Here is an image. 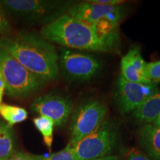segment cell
I'll list each match as a JSON object with an SVG mask.
<instances>
[{
  "instance_id": "obj_24",
  "label": "cell",
  "mask_w": 160,
  "mask_h": 160,
  "mask_svg": "<svg viewBox=\"0 0 160 160\" xmlns=\"http://www.w3.org/2000/svg\"><path fill=\"white\" fill-rule=\"evenodd\" d=\"M93 160H119V157L118 156H114V155H109L106 156V157L99 158V159H96Z\"/></svg>"
},
{
  "instance_id": "obj_25",
  "label": "cell",
  "mask_w": 160,
  "mask_h": 160,
  "mask_svg": "<svg viewBox=\"0 0 160 160\" xmlns=\"http://www.w3.org/2000/svg\"><path fill=\"white\" fill-rule=\"evenodd\" d=\"M153 125H155L157 126H159V127H160V113H159V115L158 116L157 119H156L155 121L153 122Z\"/></svg>"
},
{
  "instance_id": "obj_17",
  "label": "cell",
  "mask_w": 160,
  "mask_h": 160,
  "mask_svg": "<svg viewBox=\"0 0 160 160\" xmlns=\"http://www.w3.org/2000/svg\"><path fill=\"white\" fill-rule=\"evenodd\" d=\"M39 160H78L72 146L68 143L65 148L57 153L44 157L39 155Z\"/></svg>"
},
{
  "instance_id": "obj_12",
  "label": "cell",
  "mask_w": 160,
  "mask_h": 160,
  "mask_svg": "<svg viewBox=\"0 0 160 160\" xmlns=\"http://www.w3.org/2000/svg\"><path fill=\"white\" fill-rule=\"evenodd\" d=\"M160 113V89L148 98L136 111L133 116L137 122L151 124L157 119Z\"/></svg>"
},
{
  "instance_id": "obj_21",
  "label": "cell",
  "mask_w": 160,
  "mask_h": 160,
  "mask_svg": "<svg viewBox=\"0 0 160 160\" xmlns=\"http://www.w3.org/2000/svg\"><path fill=\"white\" fill-rule=\"evenodd\" d=\"M125 160H150L149 158L145 153L142 152L137 151V150H133L129 153L128 157Z\"/></svg>"
},
{
  "instance_id": "obj_14",
  "label": "cell",
  "mask_w": 160,
  "mask_h": 160,
  "mask_svg": "<svg viewBox=\"0 0 160 160\" xmlns=\"http://www.w3.org/2000/svg\"><path fill=\"white\" fill-rule=\"evenodd\" d=\"M0 115L11 127L25 121L28 116L23 108L5 103L0 105Z\"/></svg>"
},
{
  "instance_id": "obj_26",
  "label": "cell",
  "mask_w": 160,
  "mask_h": 160,
  "mask_svg": "<svg viewBox=\"0 0 160 160\" xmlns=\"http://www.w3.org/2000/svg\"><path fill=\"white\" fill-rule=\"evenodd\" d=\"M0 160H4V159H0Z\"/></svg>"
},
{
  "instance_id": "obj_11",
  "label": "cell",
  "mask_w": 160,
  "mask_h": 160,
  "mask_svg": "<svg viewBox=\"0 0 160 160\" xmlns=\"http://www.w3.org/2000/svg\"><path fill=\"white\" fill-rule=\"evenodd\" d=\"M138 141L145 153L154 160H160V127L145 124L139 129Z\"/></svg>"
},
{
  "instance_id": "obj_8",
  "label": "cell",
  "mask_w": 160,
  "mask_h": 160,
  "mask_svg": "<svg viewBox=\"0 0 160 160\" xmlns=\"http://www.w3.org/2000/svg\"><path fill=\"white\" fill-rule=\"evenodd\" d=\"M107 106L98 99L85 100L71 115L70 142L73 145L88 136L103 122L107 115Z\"/></svg>"
},
{
  "instance_id": "obj_10",
  "label": "cell",
  "mask_w": 160,
  "mask_h": 160,
  "mask_svg": "<svg viewBox=\"0 0 160 160\" xmlns=\"http://www.w3.org/2000/svg\"><path fill=\"white\" fill-rule=\"evenodd\" d=\"M158 89L156 84L131 82L119 75L116 83L114 99L119 111L128 113L136 111Z\"/></svg>"
},
{
  "instance_id": "obj_15",
  "label": "cell",
  "mask_w": 160,
  "mask_h": 160,
  "mask_svg": "<svg viewBox=\"0 0 160 160\" xmlns=\"http://www.w3.org/2000/svg\"><path fill=\"white\" fill-rule=\"evenodd\" d=\"M33 122L36 128L42 136L45 145L51 151L52 144H53V129H54L55 125L53 122L49 118L39 116L33 119Z\"/></svg>"
},
{
  "instance_id": "obj_22",
  "label": "cell",
  "mask_w": 160,
  "mask_h": 160,
  "mask_svg": "<svg viewBox=\"0 0 160 160\" xmlns=\"http://www.w3.org/2000/svg\"><path fill=\"white\" fill-rule=\"evenodd\" d=\"M91 2L96 3L104 4V5H122L125 2L122 0H91Z\"/></svg>"
},
{
  "instance_id": "obj_19",
  "label": "cell",
  "mask_w": 160,
  "mask_h": 160,
  "mask_svg": "<svg viewBox=\"0 0 160 160\" xmlns=\"http://www.w3.org/2000/svg\"><path fill=\"white\" fill-rule=\"evenodd\" d=\"M13 31L7 18V13L0 4V37L9 35Z\"/></svg>"
},
{
  "instance_id": "obj_1",
  "label": "cell",
  "mask_w": 160,
  "mask_h": 160,
  "mask_svg": "<svg viewBox=\"0 0 160 160\" xmlns=\"http://www.w3.org/2000/svg\"><path fill=\"white\" fill-rule=\"evenodd\" d=\"M0 48L45 82L59 78L57 51L37 32L22 31L0 37Z\"/></svg>"
},
{
  "instance_id": "obj_20",
  "label": "cell",
  "mask_w": 160,
  "mask_h": 160,
  "mask_svg": "<svg viewBox=\"0 0 160 160\" xmlns=\"http://www.w3.org/2000/svg\"><path fill=\"white\" fill-rule=\"evenodd\" d=\"M8 160H39V155H33L23 151H15Z\"/></svg>"
},
{
  "instance_id": "obj_4",
  "label": "cell",
  "mask_w": 160,
  "mask_h": 160,
  "mask_svg": "<svg viewBox=\"0 0 160 160\" xmlns=\"http://www.w3.org/2000/svg\"><path fill=\"white\" fill-rule=\"evenodd\" d=\"M0 73L5 84V93L18 99L29 97L41 89L46 83L1 48Z\"/></svg>"
},
{
  "instance_id": "obj_3",
  "label": "cell",
  "mask_w": 160,
  "mask_h": 160,
  "mask_svg": "<svg viewBox=\"0 0 160 160\" xmlns=\"http://www.w3.org/2000/svg\"><path fill=\"white\" fill-rule=\"evenodd\" d=\"M73 1L0 0L7 15L18 22L45 26L67 13Z\"/></svg>"
},
{
  "instance_id": "obj_9",
  "label": "cell",
  "mask_w": 160,
  "mask_h": 160,
  "mask_svg": "<svg viewBox=\"0 0 160 160\" xmlns=\"http://www.w3.org/2000/svg\"><path fill=\"white\" fill-rule=\"evenodd\" d=\"M73 108V103L71 98L55 91L39 96L31 105L33 113L49 118L58 127H62L68 121Z\"/></svg>"
},
{
  "instance_id": "obj_13",
  "label": "cell",
  "mask_w": 160,
  "mask_h": 160,
  "mask_svg": "<svg viewBox=\"0 0 160 160\" xmlns=\"http://www.w3.org/2000/svg\"><path fill=\"white\" fill-rule=\"evenodd\" d=\"M15 153V139L13 127L0 120V159L8 160Z\"/></svg>"
},
{
  "instance_id": "obj_2",
  "label": "cell",
  "mask_w": 160,
  "mask_h": 160,
  "mask_svg": "<svg viewBox=\"0 0 160 160\" xmlns=\"http://www.w3.org/2000/svg\"><path fill=\"white\" fill-rule=\"evenodd\" d=\"M40 34L51 43L65 48L95 52H111L117 47L119 33L107 35L91 24L64 14L42 26Z\"/></svg>"
},
{
  "instance_id": "obj_18",
  "label": "cell",
  "mask_w": 160,
  "mask_h": 160,
  "mask_svg": "<svg viewBox=\"0 0 160 160\" xmlns=\"http://www.w3.org/2000/svg\"><path fill=\"white\" fill-rule=\"evenodd\" d=\"M145 76L151 83L160 82V61L146 64Z\"/></svg>"
},
{
  "instance_id": "obj_6",
  "label": "cell",
  "mask_w": 160,
  "mask_h": 160,
  "mask_svg": "<svg viewBox=\"0 0 160 160\" xmlns=\"http://www.w3.org/2000/svg\"><path fill=\"white\" fill-rule=\"evenodd\" d=\"M118 137L117 124L105 119L97 129L71 146L78 160H93L109 156L117 145Z\"/></svg>"
},
{
  "instance_id": "obj_5",
  "label": "cell",
  "mask_w": 160,
  "mask_h": 160,
  "mask_svg": "<svg viewBox=\"0 0 160 160\" xmlns=\"http://www.w3.org/2000/svg\"><path fill=\"white\" fill-rule=\"evenodd\" d=\"M67 14L94 25L105 34L111 35L118 33V26L126 16V8L122 5H104L89 0L73 4Z\"/></svg>"
},
{
  "instance_id": "obj_7",
  "label": "cell",
  "mask_w": 160,
  "mask_h": 160,
  "mask_svg": "<svg viewBox=\"0 0 160 160\" xmlns=\"http://www.w3.org/2000/svg\"><path fill=\"white\" fill-rule=\"evenodd\" d=\"M58 68L59 74L68 82H84L93 78L102 68L94 56L72 49H59Z\"/></svg>"
},
{
  "instance_id": "obj_16",
  "label": "cell",
  "mask_w": 160,
  "mask_h": 160,
  "mask_svg": "<svg viewBox=\"0 0 160 160\" xmlns=\"http://www.w3.org/2000/svg\"><path fill=\"white\" fill-rule=\"evenodd\" d=\"M122 59L125 60L126 62L131 66L133 68H134L136 71L145 76V66L147 63L142 57L139 48H131L128 52L127 54L124 56Z\"/></svg>"
},
{
  "instance_id": "obj_23",
  "label": "cell",
  "mask_w": 160,
  "mask_h": 160,
  "mask_svg": "<svg viewBox=\"0 0 160 160\" xmlns=\"http://www.w3.org/2000/svg\"><path fill=\"white\" fill-rule=\"evenodd\" d=\"M5 92V84L4 82L3 77L2 76L1 73H0V105L2 104V97L4 93Z\"/></svg>"
}]
</instances>
